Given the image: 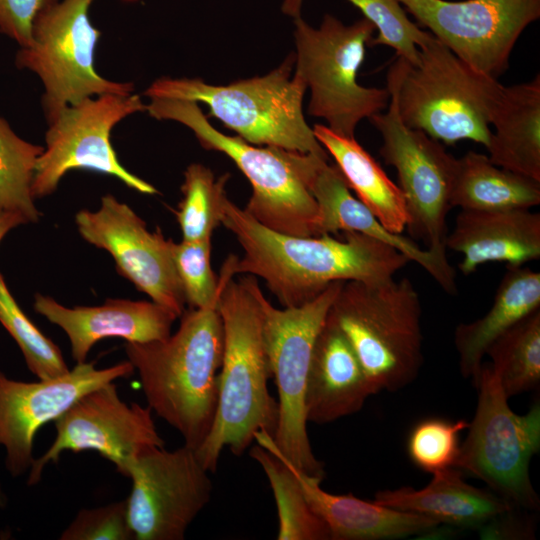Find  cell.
Instances as JSON below:
<instances>
[{"instance_id": "9a60e30c", "label": "cell", "mask_w": 540, "mask_h": 540, "mask_svg": "<svg viewBox=\"0 0 540 540\" xmlns=\"http://www.w3.org/2000/svg\"><path fill=\"white\" fill-rule=\"evenodd\" d=\"M457 57L497 78L522 32L540 16V0H398Z\"/></svg>"}, {"instance_id": "6da1fadb", "label": "cell", "mask_w": 540, "mask_h": 540, "mask_svg": "<svg viewBox=\"0 0 540 540\" xmlns=\"http://www.w3.org/2000/svg\"><path fill=\"white\" fill-rule=\"evenodd\" d=\"M221 224L243 250L241 258L229 255L224 262L230 273L262 278L284 307L303 305L336 281L385 283L410 262L395 248L358 232H343L344 239L276 232L227 196Z\"/></svg>"}, {"instance_id": "8fae6325", "label": "cell", "mask_w": 540, "mask_h": 540, "mask_svg": "<svg viewBox=\"0 0 540 540\" xmlns=\"http://www.w3.org/2000/svg\"><path fill=\"white\" fill-rule=\"evenodd\" d=\"M94 0H61L34 21L32 43L16 55L19 69L34 72L44 91L42 108L48 123L66 106L102 94L130 95L132 82H115L95 69L101 32L88 15Z\"/></svg>"}, {"instance_id": "ac0fdd59", "label": "cell", "mask_w": 540, "mask_h": 540, "mask_svg": "<svg viewBox=\"0 0 540 540\" xmlns=\"http://www.w3.org/2000/svg\"><path fill=\"white\" fill-rule=\"evenodd\" d=\"M135 372L128 361L97 369L94 362L77 363L66 374L23 382L0 371V445L6 449V467L13 476L31 468L33 440L40 427L57 419L87 392Z\"/></svg>"}, {"instance_id": "ffe728a7", "label": "cell", "mask_w": 540, "mask_h": 540, "mask_svg": "<svg viewBox=\"0 0 540 540\" xmlns=\"http://www.w3.org/2000/svg\"><path fill=\"white\" fill-rule=\"evenodd\" d=\"M33 307L66 333L76 363L86 362L90 349L104 338L119 337L139 343L165 339L178 318L154 301L107 299L100 306L68 308L37 293Z\"/></svg>"}, {"instance_id": "ba28073f", "label": "cell", "mask_w": 540, "mask_h": 540, "mask_svg": "<svg viewBox=\"0 0 540 540\" xmlns=\"http://www.w3.org/2000/svg\"><path fill=\"white\" fill-rule=\"evenodd\" d=\"M294 74L310 89L308 113L333 132L354 137L358 123L387 108L388 88L364 87L357 73L375 26L366 18L346 25L325 14L318 28L294 18Z\"/></svg>"}, {"instance_id": "cb8c5ba5", "label": "cell", "mask_w": 540, "mask_h": 540, "mask_svg": "<svg viewBox=\"0 0 540 540\" xmlns=\"http://www.w3.org/2000/svg\"><path fill=\"white\" fill-rule=\"evenodd\" d=\"M421 489L401 487L378 491L373 501L397 510L429 517L440 524L483 527L513 506L490 490L468 484L450 467L432 474Z\"/></svg>"}, {"instance_id": "44dd1931", "label": "cell", "mask_w": 540, "mask_h": 540, "mask_svg": "<svg viewBox=\"0 0 540 540\" xmlns=\"http://www.w3.org/2000/svg\"><path fill=\"white\" fill-rule=\"evenodd\" d=\"M445 247L462 255L458 267L464 275L490 262L522 266L540 257V214L529 209H461Z\"/></svg>"}, {"instance_id": "83f0119b", "label": "cell", "mask_w": 540, "mask_h": 540, "mask_svg": "<svg viewBox=\"0 0 540 540\" xmlns=\"http://www.w3.org/2000/svg\"><path fill=\"white\" fill-rule=\"evenodd\" d=\"M540 204V181L496 166L469 151L457 158L450 206L466 210L530 209Z\"/></svg>"}, {"instance_id": "e575fe53", "label": "cell", "mask_w": 540, "mask_h": 540, "mask_svg": "<svg viewBox=\"0 0 540 540\" xmlns=\"http://www.w3.org/2000/svg\"><path fill=\"white\" fill-rule=\"evenodd\" d=\"M466 420L429 418L417 423L407 442L411 461L421 470L435 473L454 467L459 452V435L467 429Z\"/></svg>"}, {"instance_id": "f546056e", "label": "cell", "mask_w": 540, "mask_h": 540, "mask_svg": "<svg viewBox=\"0 0 540 540\" xmlns=\"http://www.w3.org/2000/svg\"><path fill=\"white\" fill-rule=\"evenodd\" d=\"M486 355L508 398L535 389L540 383V308L497 338Z\"/></svg>"}, {"instance_id": "836d02e7", "label": "cell", "mask_w": 540, "mask_h": 540, "mask_svg": "<svg viewBox=\"0 0 540 540\" xmlns=\"http://www.w3.org/2000/svg\"><path fill=\"white\" fill-rule=\"evenodd\" d=\"M0 323L19 346L28 369L39 379L56 378L70 370L59 347L19 307L1 273Z\"/></svg>"}, {"instance_id": "7a4b0ae2", "label": "cell", "mask_w": 540, "mask_h": 540, "mask_svg": "<svg viewBox=\"0 0 540 540\" xmlns=\"http://www.w3.org/2000/svg\"><path fill=\"white\" fill-rule=\"evenodd\" d=\"M218 280L217 308L224 337L218 402L212 427L195 450L209 472L216 471L225 448L239 456L257 432L273 436L278 418L277 401L267 386L271 371L258 281L252 275L235 281L224 264Z\"/></svg>"}, {"instance_id": "f1b7e54d", "label": "cell", "mask_w": 540, "mask_h": 540, "mask_svg": "<svg viewBox=\"0 0 540 540\" xmlns=\"http://www.w3.org/2000/svg\"><path fill=\"white\" fill-rule=\"evenodd\" d=\"M258 445L250 456L263 469L276 502L278 540H330L324 521L309 505L287 460L276 450L272 435L266 431L255 434Z\"/></svg>"}, {"instance_id": "3957f363", "label": "cell", "mask_w": 540, "mask_h": 540, "mask_svg": "<svg viewBox=\"0 0 540 540\" xmlns=\"http://www.w3.org/2000/svg\"><path fill=\"white\" fill-rule=\"evenodd\" d=\"M217 304L184 311L177 331L165 339L124 345L148 407L195 450L212 427L218 402L224 337Z\"/></svg>"}, {"instance_id": "484cf974", "label": "cell", "mask_w": 540, "mask_h": 540, "mask_svg": "<svg viewBox=\"0 0 540 540\" xmlns=\"http://www.w3.org/2000/svg\"><path fill=\"white\" fill-rule=\"evenodd\" d=\"M487 150L496 166L540 181V76L504 86Z\"/></svg>"}, {"instance_id": "e0dca14e", "label": "cell", "mask_w": 540, "mask_h": 540, "mask_svg": "<svg viewBox=\"0 0 540 540\" xmlns=\"http://www.w3.org/2000/svg\"><path fill=\"white\" fill-rule=\"evenodd\" d=\"M75 223L82 238L108 251L117 272L139 291L178 317L184 313L186 300L174 265V242L159 228L149 231L144 220L111 194L101 198L97 211L77 212Z\"/></svg>"}, {"instance_id": "8992f818", "label": "cell", "mask_w": 540, "mask_h": 540, "mask_svg": "<svg viewBox=\"0 0 540 540\" xmlns=\"http://www.w3.org/2000/svg\"><path fill=\"white\" fill-rule=\"evenodd\" d=\"M397 106L402 121L445 144L471 140L487 148L503 85L457 57L434 36L419 63L398 56Z\"/></svg>"}, {"instance_id": "7402d4cb", "label": "cell", "mask_w": 540, "mask_h": 540, "mask_svg": "<svg viewBox=\"0 0 540 540\" xmlns=\"http://www.w3.org/2000/svg\"><path fill=\"white\" fill-rule=\"evenodd\" d=\"M370 395L372 389L354 349L326 317L314 343L306 382L307 422L322 425L352 415Z\"/></svg>"}, {"instance_id": "603a6c76", "label": "cell", "mask_w": 540, "mask_h": 540, "mask_svg": "<svg viewBox=\"0 0 540 540\" xmlns=\"http://www.w3.org/2000/svg\"><path fill=\"white\" fill-rule=\"evenodd\" d=\"M287 462L309 505L326 524L332 540L402 538L432 532L440 525L429 517L390 508L373 500L365 501L352 494L329 493L322 489V479L308 475Z\"/></svg>"}, {"instance_id": "7c38bea8", "label": "cell", "mask_w": 540, "mask_h": 540, "mask_svg": "<svg viewBox=\"0 0 540 540\" xmlns=\"http://www.w3.org/2000/svg\"><path fill=\"white\" fill-rule=\"evenodd\" d=\"M397 60L387 74L390 100L386 112L369 119L382 137L380 154L396 171L408 213L407 228L425 240L428 250L446 255V216L456 160L425 132L408 127L401 119L396 97Z\"/></svg>"}, {"instance_id": "8d00e7d4", "label": "cell", "mask_w": 540, "mask_h": 540, "mask_svg": "<svg viewBox=\"0 0 540 540\" xmlns=\"http://www.w3.org/2000/svg\"><path fill=\"white\" fill-rule=\"evenodd\" d=\"M61 540H132L127 499L93 509H82L59 536Z\"/></svg>"}, {"instance_id": "9c48e42d", "label": "cell", "mask_w": 540, "mask_h": 540, "mask_svg": "<svg viewBox=\"0 0 540 540\" xmlns=\"http://www.w3.org/2000/svg\"><path fill=\"white\" fill-rule=\"evenodd\" d=\"M344 282H333L305 304L284 309L273 306L261 290L258 295L271 377L278 392L273 444L295 468L320 479L324 466L315 457L307 433L306 382L315 340Z\"/></svg>"}, {"instance_id": "d590c367", "label": "cell", "mask_w": 540, "mask_h": 540, "mask_svg": "<svg viewBox=\"0 0 540 540\" xmlns=\"http://www.w3.org/2000/svg\"><path fill=\"white\" fill-rule=\"evenodd\" d=\"M211 238L173 244L174 265L186 303L205 308L218 303L220 286L210 264Z\"/></svg>"}, {"instance_id": "1f68e13d", "label": "cell", "mask_w": 540, "mask_h": 540, "mask_svg": "<svg viewBox=\"0 0 540 540\" xmlns=\"http://www.w3.org/2000/svg\"><path fill=\"white\" fill-rule=\"evenodd\" d=\"M228 174L216 178L210 168L200 163L190 164L184 172L181 186L183 199L175 211L182 240L211 238L221 224L222 205Z\"/></svg>"}, {"instance_id": "4dcf8cb0", "label": "cell", "mask_w": 540, "mask_h": 540, "mask_svg": "<svg viewBox=\"0 0 540 540\" xmlns=\"http://www.w3.org/2000/svg\"><path fill=\"white\" fill-rule=\"evenodd\" d=\"M44 147L27 142L0 116V211L16 213L26 223H37L31 185L37 159Z\"/></svg>"}, {"instance_id": "4fadbf2b", "label": "cell", "mask_w": 540, "mask_h": 540, "mask_svg": "<svg viewBox=\"0 0 540 540\" xmlns=\"http://www.w3.org/2000/svg\"><path fill=\"white\" fill-rule=\"evenodd\" d=\"M146 111L140 95L102 94L66 106L48 123L46 147L36 162L34 199L52 194L70 170L84 169L118 178L143 194H156L150 183L129 172L111 144L112 129L131 114Z\"/></svg>"}, {"instance_id": "d6a6232c", "label": "cell", "mask_w": 540, "mask_h": 540, "mask_svg": "<svg viewBox=\"0 0 540 540\" xmlns=\"http://www.w3.org/2000/svg\"><path fill=\"white\" fill-rule=\"evenodd\" d=\"M372 22L378 30L371 45H385L393 48L399 57L411 65L419 63V48L428 43L433 35L420 29L412 22L398 0H348ZM303 0H284V14L296 18L301 16Z\"/></svg>"}, {"instance_id": "5b68a950", "label": "cell", "mask_w": 540, "mask_h": 540, "mask_svg": "<svg viewBox=\"0 0 540 540\" xmlns=\"http://www.w3.org/2000/svg\"><path fill=\"white\" fill-rule=\"evenodd\" d=\"M421 313L419 294L406 277L343 283L327 318L351 344L373 394L397 391L417 377L423 363Z\"/></svg>"}, {"instance_id": "74e56055", "label": "cell", "mask_w": 540, "mask_h": 540, "mask_svg": "<svg viewBox=\"0 0 540 540\" xmlns=\"http://www.w3.org/2000/svg\"><path fill=\"white\" fill-rule=\"evenodd\" d=\"M59 0H0V32L15 40L21 48L32 43L37 16Z\"/></svg>"}, {"instance_id": "5bb4252c", "label": "cell", "mask_w": 540, "mask_h": 540, "mask_svg": "<svg viewBox=\"0 0 540 540\" xmlns=\"http://www.w3.org/2000/svg\"><path fill=\"white\" fill-rule=\"evenodd\" d=\"M209 471L195 449L186 445L169 451L152 447L129 466L132 481L127 515L136 540H182L208 504L212 493Z\"/></svg>"}, {"instance_id": "d4e9b609", "label": "cell", "mask_w": 540, "mask_h": 540, "mask_svg": "<svg viewBox=\"0 0 540 540\" xmlns=\"http://www.w3.org/2000/svg\"><path fill=\"white\" fill-rule=\"evenodd\" d=\"M540 308V273L507 266L489 311L481 318L459 324L454 344L464 378L474 384L489 346L521 319Z\"/></svg>"}, {"instance_id": "2e32d148", "label": "cell", "mask_w": 540, "mask_h": 540, "mask_svg": "<svg viewBox=\"0 0 540 540\" xmlns=\"http://www.w3.org/2000/svg\"><path fill=\"white\" fill-rule=\"evenodd\" d=\"M56 437L49 449L35 459L28 484H37L44 467L57 463L63 451H97L127 477L130 464L146 449L164 447L152 410L138 403L127 404L114 382L97 387L75 401L54 420Z\"/></svg>"}, {"instance_id": "ab89813d", "label": "cell", "mask_w": 540, "mask_h": 540, "mask_svg": "<svg viewBox=\"0 0 540 540\" xmlns=\"http://www.w3.org/2000/svg\"><path fill=\"white\" fill-rule=\"evenodd\" d=\"M1 498H2V493H1V489H0V502H1Z\"/></svg>"}, {"instance_id": "d6986e66", "label": "cell", "mask_w": 540, "mask_h": 540, "mask_svg": "<svg viewBox=\"0 0 540 540\" xmlns=\"http://www.w3.org/2000/svg\"><path fill=\"white\" fill-rule=\"evenodd\" d=\"M304 181L318 205V233L358 232L383 242L416 262L449 295H457L456 273L447 256L422 249L412 240L388 230L351 193L336 164L311 156L305 164Z\"/></svg>"}, {"instance_id": "277c9868", "label": "cell", "mask_w": 540, "mask_h": 540, "mask_svg": "<svg viewBox=\"0 0 540 540\" xmlns=\"http://www.w3.org/2000/svg\"><path fill=\"white\" fill-rule=\"evenodd\" d=\"M294 54L264 76L212 85L200 78L156 79L145 91L148 98L202 102L209 116L253 145L313 154L329 160V154L307 124L303 96L307 89L295 74Z\"/></svg>"}, {"instance_id": "30bf717a", "label": "cell", "mask_w": 540, "mask_h": 540, "mask_svg": "<svg viewBox=\"0 0 540 540\" xmlns=\"http://www.w3.org/2000/svg\"><path fill=\"white\" fill-rule=\"evenodd\" d=\"M473 385L478 391L476 412L454 467L482 480L513 507L538 510L529 465L540 449L539 404L523 415L513 412L491 364H482Z\"/></svg>"}, {"instance_id": "4316f807", "label": "cell", "mask_w": 540, "mask_h": 540, "mask_svg": "<svg viewBox=\"0 0 540 540\" xmlns=\"http://www.w3.org/2000/svg\"><path fill=\"white\" fill-rule=\"evenodd\" d=\"M313 133L331 155L348 187L391 232L401 234L408 223L404 195L377 161L355 140L316 124Z\"/></svg>"}, {"instance_id": "f35d334b", "label": "cell", "mask_w": 540, "mask_h": 540, "mask_svg": "<svg viewBox=\"0 0 540 540\" xmlns=\"http://www.w3.org/2000/svg\"><path fill=\"white\" fill-rule=\"evenodd\" d=\"M21 224H26V221L19 214L0 211V242L10 230Z\"/></svg>"}, {"instance_id": "52a82bcc", "label": "cell", "mask_w": 540, "mask_h": 540, "mask_svg": "<svg viewBox=\"0 0 540 540\" xmlns=\"http://www.w3.org/2000/svg\"><path fill=\"white\" fill-rule=\"evenodd\" d=\"M146 111L156 119L187 126L204 149L227 155L251 184L252 195L244 210L259 223L291 236H319L318 205L299 173L297 151L259 147L225 135L193 101L152 98Z\"/></svg>"}]
</instances>
